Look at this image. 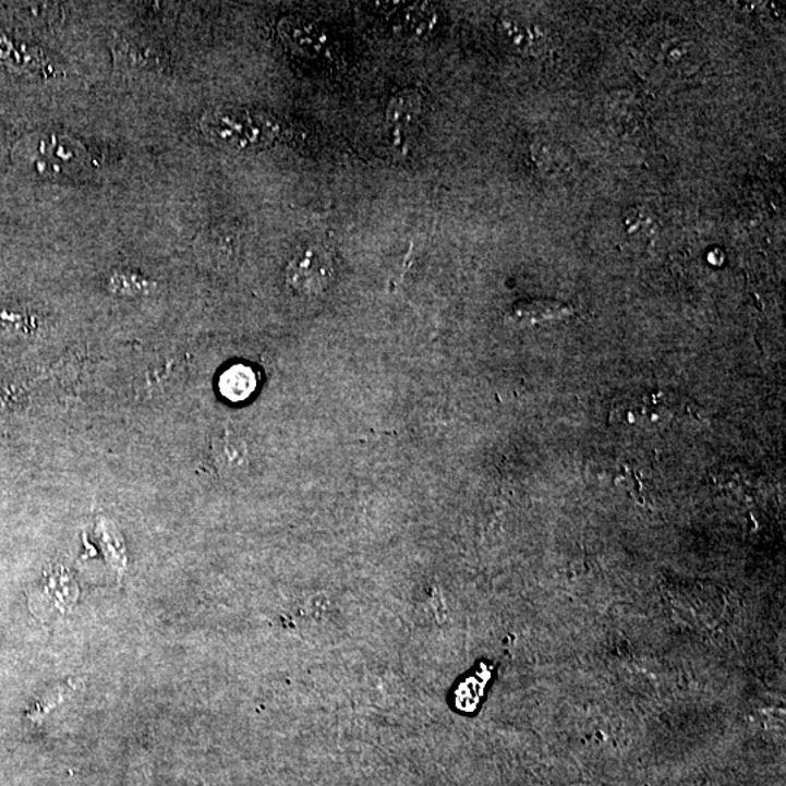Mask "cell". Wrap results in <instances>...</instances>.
Returning a JSON list of instances; mask_svg holds the SVG:
<instances>
[{"mask_svg":"<svg viewBox=\"0 0 786 786\" xmlns=\"http://www.w3.org/2000/svg\"><path fill=\"white\" fill-rule=\"evenodd\" d=\"M380 19L386 27L402 38L421 40L432 36L438 23L436 10L430 3L395 2L377 3Z\"/></svg>","mask_w":786,"mask_h":786,"instance_id":"obj_5","label":"cell"},{"mask_svg":"<svg viewBox=\"0 0 786 786\" xmlns=\"http://www.w3.org/2000/svg\"><path fill=\"white\" fill-rule=\"evenodd\" d=\"M279 33L290 49L305 58L318 59L327 53V34L303 16H286L280 21Z\"/></svg>","mask_w":786,"mask_h":786,"instance_id":"obj_7","label":"cell"},{"mask_svg":"<svg viewBox=\"0 0 786 786\" xmlns=\"http://www.w3.org/2000/svg\"><path fill=\"white\" fill-rule=\"evenodd\" d=\"M498 34L508 49L521 56H540L548 47V33L527 16L503 15L498 21Z\"/></svg>","mask_w":786,"mask_h":786,"instance_id":"obj_6","label":"cell"},{"mask_svg":"<svg viewBox=\"0 0 786 786\" xmlns=\"http://www.w3.org/2000/svg\"><path fill=\"white\" fill-rule=\"evenodd\" d=\"M80 142L55 133H37L16 143L14 159L19 167L41 178L76 176L86 162Z\"/></svg>","mask_w":786,"mask_h":786,"instance_id":"obj_3","label":"cell"},{"mask_svg":"<svg viewBox=\"0 0 786 786\" xmlns=\"http://www.w3.org/2000/svg\"><path fill=\"white\" fill-rule=\"evenodd\" d=\"M0 60L10 63L11 66L27 68L32 66V56L25 55L19 47L14 46V43L8 40L5 36L0 34Z\"/></svg>","mask_w":786,"mask_h":786,"instance_id":"obj_13","label":"cell"},{"mask_svg":"<svg viewBox=\"0 0 786 786\" xmlns=\"http://www.w3.org/2000/svg\"><path fill=\"white\" fill-rule=\"evenodd\" d=\"M332 279L331 256L319 246H310L299 252L286 270V281L290 288L305 297L324 293Z\"/></svg>","mask_w":786,"mask_h":786,"instance_id":"obj_4","label":"cell"},{"mask_svg":"<svg viewBox=\"0 0 786 786\" xmlns=\"http://www.w3.org/2000/svg\"><path fill=\"white\" fill-rule=\"evenodd\" d=\"M423 112V97L414 89L401 90L386 108V123L395 133H406L419 124Z\"/></svg>","mask_w":786,"mask_h":786,"instance_id":"obj_9","label":"cell"},{"mask_svg":"<svg viewBox=\"0 0 786 786\" xmlns=\"http://www.w3.org/2000/svg\"><path fill=\"white\" fill-rule=\"evenodd\" d=\"M571 314L572 310L566 303L553 299H532V301L515 303L507 312L506 319L516 327H532L549 321L564 319Z\"/></svg>","mask_w":786,"mask_h":786,"instance_id":"obj_8","label":"cell"},{"mask_svg":"<svg viewBox=\"0 0 786 786\" xmlns=\"http://www.w3.org/2000/svg\"><path fill=\"white\" fill-rule=\"evenodd\" d=\"M202 130L215 145L237 152L263 149L277 136V124L270 117L234 107L207 111Z\"/></svg>","mask_w":786,"mask_h":786,"instance_id":"obj_2","label":"cell"},{"mask_svg":"<svg viewBox=\"0 0 786 786\" xmlns=\"http://www.w3.org/2000/svg\"><path fill=\"white\" fill-rule=\"evenodd\" d=\"M38 601L47 610H60L66 614L69 607L77 601V585L66 571L58 568L47 576L43 583V593H37Z\"/></svg>","mask_w":786,"mask_h":786,"instance_id":"obj_10","label":"cell"},{"mask_svg":"<svg viewBox=\"0 0 786 786\" xmlns=\"http://www.w3.org/2000/svg\"><path fill=\"white\" fill-rule=\"evenodd\" d=\"M637 51L645 72L672 81L697 72L703 56L701 45L688 29L664 23L642 34Z\"/></svg>","mask_w":786,"mask_h":786,"instance_id":"obj_1","label":"cell"},{"mask_svg":"<svg viewBox=\"0 0 786 786\" xmlns=\"http://www.w3.org/2000/svg\"><path fill=\"white\" fill-rule=\"evenodd\" d=\"M213 458L221 475H232L246 464L247 449L245 442L229 430L213 438Z\"/></svg>","mask_w":786,"mask_h":786,"instance_id":"obj_11","label":"cell"},{"mask_svg":"<svg viewBox=\"0 0 786 786\" xmlns=\"http://www.w3.org/2000/svg\"><path fill=\"white\" fill-rule=\"evenodd\" d=\"M219 388L221 395L232 402L245 401L256 388V375L251 367L237 364L228 368L220 376Z\"/></svg>","mask_w":786,"mask_h":786,"instance_id":"obj_12","label":"cell"}]
</instances>
